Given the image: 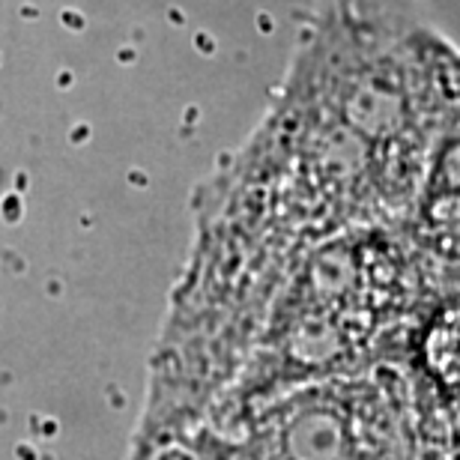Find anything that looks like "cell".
<instances>
[{
    "label": "cell",
    "instance_id": "6da1fadb",
    "mask_svg": "<svg viewBox=\"0 0 460 460\" xmlns=\"http://www.w3.org/2000/svg\"><path fill=\"white\" fill-rule=\"evenodd\" d=\"M437 296L434 272L401 218L326 239L275 293L243 367L207 419L398 358L407 329Z\"/></svg>",
    "mask_w": 460,
    "mask_h": 460
},
{
    "label": "cell",
    "instance_id": "7a4b0ae2",
    "mask_svg": "<svg viewBox=\"0 0 460 460\" xmlns=\"http://www.w3.org/2000/svg\"><path fill=\"white\" fill-rule=\"evenodd\" d=\"M419 401L401 358L204 419L126 460H410Z\"/></svg>",
    "mask_w": 460,
    "mask_h": 460
},
{
    "label": "cell",
    "instance_id": "3957f363",
    "mask_svg": "<svg viewBox=\"0 0 460 460\" xmlns=\"http://www.w3.org/2000/svg\"><path fill=\"white\" fill-rule=\"evenodd\" d=\"M403 230L430 266L443 293L460 288V84L448 99L428 155L425 177L407 213Z\"/></svg>",
    "mask_w": 460,
    "mask_h": 460
},
{
    "label": "cell",
    "instance_id": "277c9868",
    "mask_svg": "<svg viewBox=\"0 0 460 460\" xmlns=\"http://www.w3.org/2000/svg\"><path fill=\"white\" fill-rule=\"evenodd\" d=\"M419 398L460 403V288L437 296L416 317L401 347Z\"/></svg>",
    "mask_w": 460,
    "mask_h": 460
},
{
    "label": "cell",
    "instance_id": "5b68a950",
    "mask_svg": "<svg viewBox=\"0 0 460 460\" xmlns=\"http://www.w3.org/2000/svg\"><path fill=\"white\" fill-rule=\"evenodd\" d=\"M419 401V434L410 460H460V403Z\"/></svg>",
    "mask_w": 460,
    "mask_h": 460
}]
</instances>
